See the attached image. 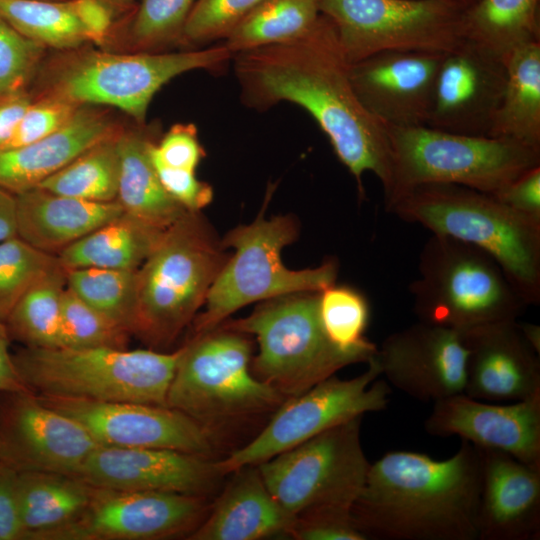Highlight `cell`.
<instances>
[{"mask_svg": "<svg viewBox=\"0 0 540 540\" xmlns=\"http://www.w3.org/2000/svg\"><path fill=\"white\" fill-rule=\"evenodd\" d=\"M243 102L264 110L287 101L316 120L341 163L356 180L373 173L384 195L391 183V146L387 126L359 101L348 62L332 22L320 14L302 36L233 55Z\"/></svg>", "mask_w": 540, "mask_h": 540, "instance_id": "cell-1", "label": "cell"}, {"mask_svg": "<svg viewBox=\"0 0 540 540\" xmlns=\"http://www.w3.org/2000/svg\"><path fill=\"white\" fill-rule=\"evenodd\" d=\"M481 484V450L466 440L445 460L390 451L370 463L351 512L368 540H478Z\"/></svg>", "mask_w": 540, "mask_h": 540, "instance_id": "cell-2", "label": "cell"}, {"mask_svg": "<svg viewBox=\"0 0 540 540\" xmlns=\"http://www.w3.org/2000/svg\"><path fill=\"white\" fill-rule=\"evenodd\" d=\"M387 211L487 252L527 306L540 303V220L512 210L491 194L455 184L416 186Z\"/></svg>", "mask_w": 540, "mask_h": 540, "instance_id": "cell-3", "label": "cell"}, {"mask_svg": "<svg viewBox=\"0 0 540 540\" xmlns=\"http://www.w3.org/2000/svg\"><path fill=\"white\" fill-rule=\"evenodd\" d=\"M37 77L35 95H53L77 105L109 106L146 123L154 95L173 78L215 69L233 58L222 43L182 52H108L81 47L59 51Z\"/></svg>", "mask_w": 540, "mask_h": 540, "instance_id": "cell-4", "label": "cell"}, {"mask_svg": "<svg viewBox=\"0 0 540 540\" xmlns=\"http://www.w3.org/2000/svg\"><path fill=\"white\" fill-rule=\"evenodd\" d=\"M249 335L224 325L195 334L183 345L166 406L220 440L221 434L272 415L287 399L251 370Z\"/></svg>", "mask_w": 540, "mask_h": 540, "instance_id": "cell-5", "label": "cell"}, {"mask_svg": "<svg viewBox=\"0 0 540 540\" xmlns=\"http://www.w3.org/2000/svg\"><path fill=\"white\" fill-rule=\"evenodd\" d=\"M182 353L183 346L173 352L24 346L12 355L22 381L38 395L166 406Z\"/></svg>", "mask_w": 540, "mask_h": 540, "instance_id": "cell-6", "label": "cell"}, {"mask_svg": "<svg viewBox=\"0 0 540 540\" xmlns=\"http://www.w3.org/2000/svg\"><path fill=\"white\" fill-rule=\"evenodd\" d=\"M199 212L167 228L137 270L136 335L154 348L169 346L195 319L229 256Z\"/></svg>", "mask_w": 540, "mask_h": 540, "instance_id": "cell-7", "label": "cell"}, {"mask_svg": "<svg viewBox=\"0 0 540 540\" xmlns=\"http://www.w3.org/2000/svg\"><path fill=\"white\" fill-rule=\"evenodd\" d=\"M391 183L388 210L410 189L455 184L495 194L528 169L540 165V149L497 137L471 136L428 126H387Z\"/></svg>", "mask_w": 540, "mask_h": 540, "instance_id": "cell-8", "label": "cell"}, {"mask_svg": "<svg viewBox=\"0 0 540 540\" xmlns=\"http://www.w3.org/2000/svg\"><path fill=\"white\" fill-rule=\"evenodd\" d=\"M418 274L409 291L421 322L463 331L517 320L527 307L491 255L449 236L432 234L425 242Z\"/></svg>", "mask_w": 540, "mask_h": 540, "instance_id": "cell-9", "label": "cell"}, {"mask_svg": "<svg viewBox=\"0 0 540 540\" xmlns=\"http://www.w3.org/2000/svg\"><path fill=\"white\" fill-rule=\"evenodd\" d=\"M298 230L293 216L265 219L262 212L252 223L239 225L224 236L222 247L233 248L234 254L214 280L205 310L193 320L195 334L213 330L251 303L298 292H320L336 282L335 259L303 270L283 264L281 251L298 237Z\"/></svg>", "mask_w": 540, "mask_h": 540, "instance_id": "cell-10", "label": "cell"}, {"mask_svg": "<svg viewBox=\"0 0 540 540\" xmlns=\"http://www.w3.org/2000/svg\"><path fill=\"white\" fill-rule=\"evenodd\" d=\"M319 292L292 293L262 301L246 317L222 325L255 336L251 370L286 398L301 395L342 368L369 360L337 348L318 312Z\"/></svg>", "mask_w": 540, "mask_h": 540, "instance_id": "cell-11", "label": "cell"}, {"mask_svg": "<svg viewBox=\"0 0 540 540\" xmlns=\"http://www.w3.org/2000/svg\"><path fill=\"white\" fill-rule=\"evenodd\" d=\"M353 418L258 464L276 500L293 516L325 507L352 508L370 467Z\"/></svg>", "mask_w": 540, "mask_h": 540, "instance_id": "cell-12", "label": "cell"}, {"mask_svg": "<svg viewBox=\"0 0 540 540\" xmlns=\"http://www.w3.org/2000/svg\"><path fill=\"white\" fill-rule=\"evenodd\" d=\"M348 62L386 50L446 53L463 36L461 7L443 0H317Z\"/></svg>", "mask_w": 540, "mask_h": 540, "instance_id": "cell-13", "label": "cell"}, {"mask_svg": "<svg viewBox=\"0 0 540 540\" xmlns=\"http://www.w3.org/2000/svg\"><path fill=\"white\" fill-rule=\"evenodd\" d=\"M375 356L354 378L332 375L301 395L287 398L251 441L217 459L221 470L228 475L244 466L258 465L332 427L385 410L391 389L378 379L381 370Z\"/></svg>", "mask_w": 540, "mask_h": 540, "instance_id": "cell-14", "label": "cell"}, {"mask_svg": "<svg viewBox=\"0 0 540 540\" xmlns=\"http://www.w3.org/2000/svg\"><path fill=\"white\" fill-rule=\"evenodd\" d=\"M210 507L209 498L201 496L93 486L84 512L47 540L188 538L205 519Z\"/></svg>", "mask_w": 540, "mask_h": 540, "instance_id": "cell-15", "label": "cell"}, {"mask_svg": "<svg viewBox=\"0 0 540 540\" xmlns=\"http://www.w3.org/2000/svg\"><path fill=\"white\" fill-rule=\"evenodd\" d=\"M79 422L99 446L164 448L214 458L219 440L184 413L139 402H99L36 394Z\"/></svg>", "mask_w": 540, "mask_h": 540, "instance_id": "cell-16", "label": "cell"}, {"mask_svg": "<svg viewBox=\"0 0 540 540\" xmlns=\"http://www.w3.org/2000/svg\"><path fill=\"white\" fill-rule=\"evenodd\" d=\"M99 445L73 418L32 391L0 393L1 461L17 471L76 476Z\"/></svg>", "mask_w": 540, "mask_h": 540, "instance_id": "cell-17", "label": "cell"}, {"mask_svg": "<svg viewBox=\"0 0 540 540\" xmlns=\"http://www.w3.org/2000/svg\"><path fill=\"white\" fill-rule=\"evenodd\" d=\"M506 79L503 56L465 39L443 56L426 126L491 137Z\"/></svg>", "mask_w": 540, "mask_h": 540, "instance_id": "cell-18", "label": "cell"}, {"mask_svg": "<svg viewBox=\"0 0 540 540\" xmlns=\"http://www.w3.org/2000/svg\"><path fill=\"white\" fill-rule=\"evenodd\" d=\"M375 357L387 382L416 400L464 393L467 348L461 331L418 321L388 335Z\"/></svg>", "mask_w": 540, "mask_h": 540, "instance_id": "cell-19", "label": "cell"}, {"mask_svg": "<svg viewBox=\"0 0 540 540\" xmlns=\"http://www.w3.org/2000/svg\"><path fill=\"white\" fill-rule=\"evenodd\" d=\"M76 476L101 488L209 498L226 474L217 459L179 450L98 446Z\"/></svg>", "mask_w": 540, "mask_h": 540, "instance_id": "cell-20", "label": "cell"}, {"mask_svg": "<svg viewBox=\"0 0 540 540\" xmlns=\"http://www.w3.org/2000/svg\"><path fill=\"white\" fill-rule=\"evenodd\" d=\"M444 54L381 51L350 64L351 84L363 107L385 126H426Z\"/></svg>", "mask_w": 540, "mask_h": 540, "instance_id": "cell-21", "label": "cell"}, {"mask_svg": "<svg viewBox=\"0 0 540 540\" xmlns=\"http://www.w3.org/2000/svg\"><path fill=\"white\" fill-rule=\"evenodd\" d=\"M424 428L430 435L459 436L479 448L504 452L540 468V395L491 403L456 394L433 402Z\"/></svg>", "mask_w": 540, "mask_h": 540, "instance_id": "cell-22", "label": "cell"}, {"mask_svg": "<svg viewBox=\"0 0 540 540\" xmlns=\"http://www.w3.org/2000/svg\"><path fill=\"white\" fill-rule=\"evenodd\" d=\"M467 348L464 394L485 402L513 403L540 395V357L517 320L461 331Z\"/></svg>", "mask_w": 540, "mask_h": 540, "instance_id": "cell-23", "label": "cell"}, {"mask_svg": "<svg viewBox=\"0 0 540 540\" xmlns=\"http://www.w3.org/2000/svg\"><path fill=\"white\" fill-rule=\"evenodd\" d=\"M479 449L482 484L478 540H538L540 468L504 452Z\"/></svg>", "mask_w": 540, "mask_h": 540, "instance_id": "cell-24", "label": "cell"}, {"mask_svg": "<svg viewBox=\"0 0 540 540\" xmlns=\"http://www.w3.org/2000/svg\"><path fill=\"white\" fill-rule=\"evenodd\" d=\"M82 105L52 134L33 143L0 149V187L14 195L37 187L97 143L124 127L107 110Z\"/></svg>", "mask_w": 540, "mask_h": 540, "instance_id": "cell-25", "label": "cell"}, {"mask_svg": "<svg viewBox=\"0 0 540 540\" xmlns=\"http://www.w3.org/2000/svg\"><path fill=\"white\" fill-rule=\"evenodd\" d=\"M233 477L211 504L190 540H260L289 537L295 516L267 488L257 465L232 472Z\"/></svg>", "mask_w": 540, "mask_h": 540, "instance_id": "cell-26", "label": "cell"}, {"mask_svg": "<svg viewBox=\"0 0 540 540\" xmlns=\"http://www.w3.org/2000/svg\"><path fill=\"white\" fill-rule=\"evenodd\" d=\"M15 196L17 236L53 255L124 213L117 200L87 201L40 187Z\"/></svg>", "mask_w": 540, "mask_h": 540, "instance_id": "cell-27", "label": "cell"}, {"mask_svg": "<svg viewBox=\"0 0 540 540\" xmlns=\"http://www.w3.org/2000/svg\"><path fill=\"white\" fill-rule=\"evenodd\" d=\"M158 125L136 124L118 135L117 201L124 213L151 226L167 229L187 211L162 186L150 150L158 141Z\"/></svg>", "mask_w": 540, "mask_h": 540, "instance_id": "cell-28", "label": "cell"}, {"mask_svg": "<svg viewBox=\"0 0 540 540\" xmlns=\"http://www.w3.org/2000/svg\"><path fill=\"white\" fill-rule=\"evenodd\" d=\"M93 486L77 476L18 471L17 501L21 540H47L77 519L88 506Z\"/></svg>", "mask_w": 540, "mask_h": 540, "instance_id": "cell-29", "label": "cell"}, {"mask_svg": "<svg viewBox=\"0 0 540 540\" xmlns=\"http://www.w3.org/2000/svg\"><path fill=\"white\" fill-rule=\"evenodd\" d=\"M165 230L122 213L56 256L66 270L95 267L135 271L157 247Z\"/></svg>", "mask_w": 540, "mask_h": 540, "instance_id": "cell-30", "label": "cell"}, {"mask_svg": "<svg viewBox=\"0 0 540 540\" xmlns=\"http://www.w3.org/2000/svg\"><path fill=\"white\" fill-rule=\"evenodd\" d=\"M503 59L507 79L491 137L540 149V42L519 45Z\"/></svg>", "mask_w": 540, "mask_h": 540, "instance_id": "cell-31", "label": "cell"}, {"mask_svg": "<svg viewBox=\"0 0 540 540\" xmlns=\"http://www.w3.org/2000/svg\"><path fill=\"white\" fill-rule=\"evenodd\" d=\"M540 0H479L463 15V36L504 56L515 47L540 42Z\"/></svg>", "mask_w": 540, "mask_h": 540, "instance_id": "cell-32", "label": "cell"}, {"mask_svg": "<svg viewBox=\"0 0 540 540\" xmlns=\"http://www.w3.org/2000/svg\"><path fill=\"white\" fill-rule=\"evenodd\" d=\"M65 288L66 269L62 265L37 280L5 322L11 340L26 347H62L61 299Z\"/></svg>", "mask_w": 540, "mask_h": 540, "instance_id": "cell-33", "label": "cell"}, {"mask_svg": "<svg viewBox=\"0 0 540 540\" xmlns=\"http://www.w3.org/2000/svg\"><path fill=\"white\" fill-rule=\"evenodd\" d=\"M320 16L317 0H263L224 39L236 53L293 40Z\"/></svg>", "mask_w": 540, "mask_h": 540, "instance_id": "cell-34", "label": "cell"}, {"mask_svg": "<svg viewBox=\"0 0 540 540\" xmlns=\"http://www.w3.org/2000/svg\"><path fill=\"white\" fill-rule=\"evenodd\" d=\"M120 132L84 151L37 187L87 201H116L120 168L117 138Z\"/></svg>", "mask_w": 540, "mask_h": 540, "instance_id": "cell-35", "label": "cell"}, {"mask_svg": "<svg viewBox=\"0 0 540 540\" xmlns=\"http://www.w3.org/2000/svg\"><path fill=\"white\" fill-rule=\"evenodd\" d=\"M0 16L45 48L65 51L88 42L69 0H0Z\"/></svg>", "mask_w": 540, "mask_h": 540, "instance_id": "cell-36", "label": "cell"}, {"mask_svg": "<svg viewBox=\"0 0 540 540\" xmlns=\"http://www.w3.org/2000/svg\"><path fill=\"white\" fill-rule=\"evenodd\" d=\"M66 286L130 335L138 323L137 270L76 268L66 270Z\"/></svg>", "mask_w": 540, "mask_h": 540, "instance_id": "cell-37", "label": "cell"}, {"mask_svg": "<svg viewBox=\"0 0 540 540\" xmlns=\"http://www.w3.org/2000/svg\"><path fill=\"white\" fill-rule=\"evenodd\" d=\"M318 312L326 336L337 348L369 361L376 355L378 347L365 336L370 307L362 292L335 282L319 292Z\"/></svg>", "mask_w": 540, "mask_h": 540, "instance_id": "cell-38", "label": "cell"}, {"mask_svg": "<svg viewBox=\"0 0 540 540\" xmlns=\"http://www.w3.org/2000/svg\"><path fill=\"white\" fill-rule=\"evenodd\" d=\"M196 0H141L130 14L126 43L131 52H161L181 44Z\"/></svg>", "mask_w": 540, "mask_h": 540, "instance_id": "cell-39", "label": "cell"}, {"mask_svg": "<svg viewBox=\"0 0 540 540\" xmlns=\"http://www.w3.org/2000/svg\"><path fill=\"white\" fill-rule=\"evenodd\" d=\"M56 255L18 236L0 242V321L5 323L21 296L41 277L59 267Z\"/></svg>", "mask_w": 540, "mask_h": 540, "instance_id": "cell-40", "label": "cell"}, {"mask_svg": "<svg viewBox=\"0 0 540 540\" xmlns=\"http://www.w3.org/2000/svg\"><path fill=\"white\" fill-rule=\"evenodd\" d=\"M129 335L66 286L61 299L62 347L126 349Z\"/></svg>", "mask_w": 540, "mask_h": 540, "instance_id": "cell-41", "label": "cell"}, {"mask_svg": "<svg viewBox=\"0 0 540 540\" xmlns=\"http://www.w3.org/2000/svg\"><path fill=\"white\" fill-rule=\"evenodd\" d=\"M263 0H196L185 23L181 44L196 47L225 39Z\"/></svg>", "mask_w": 540, "mask_h": 540, "instance_id": "cell-42", "label": "cell"}, {"mask_svg": "<svg viewBox=\"0 0 540 540\" xmlns=\"http://www.w3.org/2000/svg\"><path fill=\"white\" fill-rule=\"evenodd\" d=\"M45 50L0 16V94L29 89Z\"/></svg>", "mask_w": 540, "mask_h": 540, "instance_id": "cell-43", "label": "cell"}, {"mask_svg": "<svg viewBox=\"0 0 540 540\" xmlns=\"http://www.w3.org/2000/svg\"><path fill=\"white\" fill-rule=\"evenodd\" d=\"M80 105L53 95H35L13 135L1 149L38 141L65 125Z\"/></svg>", "mask_w": 540, "mask_h": 540, "instance_id": "cell-44", "label": "cell"}, {"mask_svg": "<svg viewBox=\"0 0 540 540\" xmlns=\"http://www.w3.org/2000/svg\"><path fill=\"white\" fill-rule=\"evenodd\" d=\"M289 537L297 540H368L351 508L343 506L319 507L297 515Z\"/></svg>", "mask_w": 540, "mask_h": 540, "instance_id": "cell-45", "label": "cell"}, {"mask_svg": "<svg viewBox=\"0 0 540 540\" xmlns=\"http://www.w3.org/2000/svg\"><path fill=\"white\" fill-rule=\"evenodd\" d=\"M154 158L168 167L194 171L205 157L198 130L192 123H177L151 147Z\"/></svg>", "mask_w": 540, "mask_h": 540, "instance_id": "cell-46", "label": "cell"}, {"mask_svg": "<svg viewBox=\"0 0 540 540\" xmlns=\"http://www.w3.org/2000/svg\"><path fill=\"white\" fill-rule=\"evenodd\" d=\"M158 178L166 192L189 212H200L213 200V188L194 171L164 165L151 154Z\"/></svg>", "mask_w": 540, "mask_h": 540, "instance_id": "cell-47", "label": "cell"}, {"mask_svg": "<svg viewBox=\"0 0 540 540\" xmlns=\"http://www.w3.org/2000/svg\"><path fill=\"white\" fill-rule=\"evenodd\" d=\"M493 196L512 210L540 220V165L528 169Z\"/></svg>", "mask_w": 540, "mask_h": 540, "instance_id": "cell-48", "label": "cell"}, {"mask_svg": "<svg viewBox=\"0 0 540 540\" xmlns=\"http://www.w3.org/2000/svg\"><path fill=\"white\" fill-rule=\"evenodd\" d=\"M18 471L0 461V540H21L17 501Z\"/></svg>", "mask_w": 540, "mask_h": 540, "instance_id": "cell-49", "label": "cell"}, {"mask_svg": "<svg viewBox=\"0 0 540 540\" xmlns=\"http://www.w3.org/2000/svg\"><path fill=\"white\" fill-rule=\"evenodd\" d=\"M88 42L103 46L111 35L115 12L101 0H69Z\"/></svg>", "mask_w": 540, "mask_h": 540, "instance_id": "cell-50", "label": "cell"}, {"mask_svg": "<svg viewBox=\"0 0 540 540\" xmlns=\"http://www.w3.org/2000/svg\"><path fill=\"white\" fill-rule=\"evenodd\" d=\"M32 100L29 89L0 94V149L13 135Z\"/></svg>", "mask_w": 540, "mask_h": 540, "instance_id": "cell-51", "label": "cell"}, {"mask_svg": "<svg viewBox=\"0 0 540 540\" xmlns=\"http://www.w3.org/2000/svg\"><path fill=\"white\" fill-rule=\"evenodd\" d=\"M10 342L6 325L0 321V393L31 391L18 374L9 349Z\"/></svg>", "mask_w": 540, "mask_h": 540, "instance_id": "cell-52", "label": "cell"}, {"mask_svg": "<svg viewBox=\"0 0 540 540\" xmlns=\"http://www.w3.org/2000/svg\"><path fill=\"white\" fill-rule=\"evenodd\" d=\"M16 236V196L0 187V242Z\"/></svg>", "mask_w": 540, "mask_h": 540, "instance_id": "cell-53", "label": "cell"}, {"mask_svg": "<svg viewBox=\"0 0 540 540\" xmlns=\"http://www.w3.org/2000/svg\"><path fill=\"white\" fill-rule=\"evenodd\" d=\"M519 327L529 344L540 353V326L532 323H519Z\"/></svg>", "mask_w": 540, "mask_h": 540, "instance_id": "cell-54", "label": "cell"}, {"mask_svg": "<svg viewBox=\"0 0 540 540\" xmlns=\"http://www.w3.org/2000/svg\"><path fill=\"white\" fill-rule=\"evenodd\" d=\"M107 4L115 14L132 13L135 9L134 0H101Z\"/></svg>", "mask_w": 540, "mask_h": 540, "instance_id": "cell-55", "label": "cell"}, {"mask_svg": "<svg viewBox=\"0 0 540 540\" xmlns=\"http://www.w3.org/2000/svg\"><path fill=\"white\" fill-rule=\"evenodd\" d=\"M443 1L453 3L461 7L462 9L467 10L470 7H472L474 4H476L479 0H443Z\"/></svg>", "mask_w": 540, "mask_h": 540, "instance_id": "cell-56", "label": "cell"}, {"mask_svg": "<svg viewBox=\"0 0 540 540\" xmlns=\"http://www.w3.org/2000/svg\"><path fill=\"white\" fill-rule=\"evenodd\" d=\"M0 461H1V451H0Z\"/></svg>", "mask_w": 540, "mask_h": 540, "instance_id": "cell-57", "label": "cell"}]
</instances>
